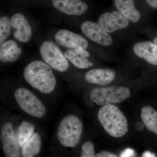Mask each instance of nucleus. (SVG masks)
Returning a JSON list of instances; mask_svg holds the SVG:
<instances>
[{"instance_id": "obj_1", "label": "nucleus", "mask_w": 157, "mask_h": 157, "mask_svg": "<svg viewBox=\"0 0 157 157\" xmlns=\"http://www.w3.org/2000/svg\"><path fill=\"white\" fill-rule=\"evenodd\" d=\"M23 76L31 86L42 94H50L56 86L53 72L47 63L41 61H35L27 65Z\"/></svg>"}, {"instance_id": "obj_2", "label": "nucleus", "mask_w": 157, "mask_h": 157, "mask_svg": "<svg viewBox=\"0 0 157 157\" xmlns=\"http://www.w3.org/2000/svg\"><path fill=\"white\" fill-rule=\"evenodd\" d=\"M98 117L105 131L112 137H123L128 131L126 117L115 105L103 106L99 109Z\"/></svg>"}, {"instance_id": "obj_3", "label": "nucleus", "mask_w": 157, "mask_h": 157, "mask_svg": "<svg viewBox=\"0 0 157 157\" xmlns=\"http://www.w3.org/2000/svg\"><path fill=\"white\" fill-rule=\"evenodd\" d=\"M83 131L81 120L73 114L67 115L61 121L58 128V139L65 147H74L78 145Z\"/></svg>"}, {"instance_id": "obj_4", "label": "nucleus", "mask_w": 157, "mask_h": 157, "mask_svg": "<svg viewBox=\"0 0 157 157\" xmlns=\"http://www.w3.org/2000/svg\"><path fill=\"white\" fill-rule=\"evenodd\" d=\"M131 92L125 86H110L94 89L90 94V99L101 106L117 104L128 99Z\"/></svg>"}, {"instance_id": "obj_5", "label": "nucleus", "mask_w": 157, "mask_h": 157, "mask_svg": "<svg viewBox=\"0 0 157 157\" xmlns=\"http://www.w3.org/2000/svg\"><path fill=\"white\" fill-rule=\"evenodd\" d=\"M15 101L23 111L33 117L42 118L46 113L44 104L29 90L25 88H18L14 93Z\"/></svg>"}, {"instance_id": "obj_6", "label": "nucleus", "mask_w": 157, "mask_h": 157, "mask_svg": "<svg viewBox=\"0 0 157 157\" xmlns=\"http://www.w3.org/2000/svg\"><path fill=\"white\" fill-rule=\"evenodd\" d=\"M40 52L45 63L54 70L64 72L69 68L67 58L53 42L47 41L43 42L40 46Z\"/></svg>"}, {"instance_id": "obj_7", "label": "nucleus", "mask_w": 157, "mask_h": 157, "mask_svg": "<svg viewBox=\"0 0 157 157\" xmlns=\"http://www.w3.org/2000/svg\"><path fill=\"white\" fill-rule=\"evenodd\" d=\"M1 138L6 157H21V147L11 123H6L3 125L1 129Z\"/></svg>"}, {"instance_id": "obj_8", "label": "nucleus", "mask_w": 157, "mask_h": 157, "mask_svg": "<svg viewBox=\"0 0 157 157\" xmlns=\"http://www.w3.org/2000/svg\"><path fill=\"white\" fill-rule=\"evenodd\" d=\"M81 29L88 39L100 45L109 46L113 42L111 36L99 24L92 21H85L81 25Z\"/></svg>"}, {"instance_id": "obj_9", "label": "nucleus", "mask_w": 157, "mask_h": 157, "mask_svg": "<svg viewBox=\"0 0 157 157\" xmlns=\"http://www.w3.org/2000/svg\"><path fill=\"white\" fill-rule=\"evenodd\" d=\"M98 23L106 32L111 33L127 27L129 19L120 11H114L101 14Z\"/></svg>"}, {"instance_id": "obj_10", "label": "nucleus", "mask_w": 157, "mask_h": 157, "mask_svg": "<svg viewBox=\"0 0 157 157\" xmlns=\"http://www.w3.org/2000/svg\"><path fill=\"white\" fill-rule=\"evenodd\" d=\"M55 39L59 45L70 49H85L88 46V42L84 37L67 30L59 31L56 34Z\"/></svg>"}, {"instance_id": "obj_11", "label": "nucleus", "mask_w": 157, "mask_h": 157, "mask_svg": "<svg viewBox=\"0 0 157 157\" xmlns=\"http://www.w3.org/2000/svg\"><path fill=\"white\" fill-rule=\"evenodd\" d=\"M12 27L15 30L14 37L20 42H28L32 36L31 26L21 13H16L11 17Z\"/></svg>"}, {"instance_id": "obj_12", "label": "nucleus", "mask_w": 157, "mask_h": 157, "mask_svg": "<svg viewBox=\"0 0 157 157\" xmlns=\"http://www.w3.org/2000/svg\"><path fill=\"white\" fill-rule=\"evenodd\" d=\"M54 7L69 15H80L87 11L88 6L80 0H52Z\"/></svg>"}, {"instance_id": "obj_13", "label": "nucleus", "mask_w": 157, "mask_h": 157, "mask_svg": "<svg viewBox=\"0 0 157 157\" xmlns=\"http://www.w3.org/2000/svg\"><path fill=\"white\" fill-rule=\"evenodd\" d=\"M116 73L109 69H94L86 73L85 78L87 82L92 84L105 86L115 79Z\"/></svg>"}, {"instance_id": "obj_14", "label": "nucleus", "mask_w": 157, "mask_h": 157, "mask_svg": "<svg viewBox=\"0 0 157 157\" xmlns=\"http://www.w3.org/2000/svg\"><path fill=\"white\" fill-rule=\"evenodd\" d=\"M134 52L137 56L144 59L149 63L157 65V45L151 42L136 43L133 48Z\"/></svg>"}, {"instance_id": "obj_15", "label": "nucleus", "mask_w": 157, "mask_h": 157, "mask_svg": "<svg viewBox=\"0 0 157 157\" xmlns=\"http://www.w3.org/2000/svg\"><path fill=\"white\" fill-rule=\"evenodd\" d=\"M22 50L18 47L17 42L8 40L1 44L0 60L3 63H12L17 61L21 55Z\"/></svg>"}, {"instance_id": "obj_16", "label": "nucleus", "mask_w": 157, "mask_h": 157, "mask_svg": "<svg viewBox=\"0 0 157 157\" xmlns=\"http://www.w3.org/2000/svg\"><path fill=\"white\" fill-rule=\"evenodd\" d=\"M88 52L82 48L68 49L65 52V56L76 67L80 69H87L93 64L87 58L90 56Z\"/></svg>"}, {"instance_id": "obj_17", "label": "nucleus", "mask_w": 157, "mask_h": 157, "mask_svg": "<svg viewBox=\"0 0 157 157\" xmlns=\"http://www.w3.org/2000/svg\"><path fill=\"white\" fill-rule=\"evenodd\" d=\"M116 7L119 11L133 22L140 20V14L135 9L134 0H114Z\"/></svg>"}, {"instance_id": "obj_18", "label": "nucleus", "mask_w": 157, "mask_h": 157, "mask_svg": "<svg viewBox=\"0 0 157 157\" xmlns=\"http://www.w3.org/2000/svg\"><path fill=\"white\" fill-rule=\"evenodd\" d=\"M41 140L37 132L33 135L21 147V154L23 157H34L40 151Z\"/></svg>"}, {"instance_id": "obj_19", "label": "nucleus", "mask_w": 157, "mask_h": 157, "mask_svg": "<svg viewBox=\"0 0 157 157\" xmlns=\"http://www.w3.org/2000/svg\"><path fill=\"white\" fill-rule=\"evenodd\" d=\"M141 117L149 131L157 135V111L150 106H145L141 109Z\"/></svg>"}, {"instance_id": "obj_20", "label": "nucleus", "mask_w": 157, "mask_h": 157, "mask_svg": "<svg viewBox=\"0 0 157 157\" xmlns=\"http://www.w3.org/2000/svg\"><path fill=\"white\" fill-rule=\"evenodd\" d=\"M35 127L29 122L23 121L20 125L17 130V137L21 147L34 134Z\"/></svg>"}, {"instance_id": "obj_21", "label": "nucleus", "mask_w": 157, "mask_h": 157, "mask_svg": "<svg viewBox=\"0 0 157 157\" xmlns=\"http://www.w3.org/2000/svg\"><path fill=\"white\" fill-rule=\"evenodd\" d=\"M12 27L11 21L9 17L3 16L0 19V43L5 42L10 36Z\"/></svg>"}, {"instance_id": "obj_22", "label": "nucleus", "mask_w": 157, "mask_h": 157, "mask_svg": "<svg viewBox=\"0 0 157 157\" xmlns=\"http://www.w3.org/2000/svg\"><path fill=\"white\" fill-rule=\"evenodd\" d=\"M95 150L94 144L91 141H86L81 147L80 157H94Z\"/></svg>"}, {"instance_id": "obj_23", "label": "nucleus", "mask_w": 157, "mask_h": 157, "mask_svg": "<svg viewBox=\"0 0 157 157\" xmlns=\"http://www.w3.org/2000/svg\"><path fill=\"white\" fill-rule=\"evenodd\" d=\"M94 157H118L114 153L110 152L102 151L101 152L98 153L95 155Z\"/></svg>"}, {"instance_id": "obj_24", "label": "nucleus", "mask_w": 157, "mask_h": 157, "mask_svg": "<svg viewBox=\"0 0 157 157\" xmlns=\"http://www.w3.org/2000/svg\"><path fill=\"white\" fill-rule=\"evenodd\" d=\"M135 155V151L131 148H127L122 152L120 157H132Z\"/></svg>"}, {"instance_id": "obj_25", "label": "nucleus", "mask_w": 157, "mask_h": 157, "mask_svg": "<svg viewBox=\"0 0 157 157\" xmlns=\"http://www.w3.org/2000/svg\"><path fill=\"white\" fill-rule=\"evenodd\" d=\"M147 4L154 9H157V0H145Z\"/></svg>"}, {"instance_id": "obj_26", "label": "nucleus", "mask_w": 157, "mask_h": 157, "mask_svg": "<svg viewBox=\"0 0 157 157\" xmlns=\"http://www.w3.org/2000/svg\"><path fill=\"white\" fill-rule=\"evenodd\" d=\"M142 157H156L155 155L151 152L146 151L144 152L142 155Z\"/></svg>"}, {"instance_id": "obj_27", "label": "nucleus", "mask_w": 157, "mask_h": 157, "mask_svg": "<svg viewBox=\"0 0 157 157\" xmlns=\"http://www.w3.org/2000/svg\"><path fill=\"white\" fill-rule=\"evenodd\" d=\"M154 43L157 45V36L154 40Z\"/></svg>"}]
</instances>
